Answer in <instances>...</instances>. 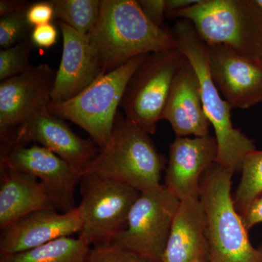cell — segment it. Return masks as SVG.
Masks as SVG:
<instances>
[{
    "label": "cell",
    "mask_w": 262,
    "mask_h": 262,
    "mask_svg": "<svg viewBox=\"0 0 262 262\" xmlns=\"http://www.w3.org/2000/svg\"><path fill=\"white\" fill-rule=\"evenodd\" d=\"M88 36L103 75L135 57L178 48L172 31L152 23L135 0H102Z\"/></svg>",
    "instance_id": "1"
},
{
    "label": "cell",
    "mask_w": 262,
    "mask_h": 262,
    "mask_svg": "<svg viewBox=\"0 0 262 262\" xmlns=\"http://www.w3.org/2000/svg\"><path fill=\"white\" fill-rule=\"evenodd\" d=\"M234 173L216 162L203 174L200 188L206 215L208 262H262L231 194Z\"/></svg>",
    "instance_id": "2"
},
{
    "label": "cell",
    "mask_w": 262,
    "mask_h": 262,
    "mask_svg": "<svg viewBox=\"0 0 262 262\" xmlns=\"http://www.w3.org/2000/svg\"><path fill=\"white\" fill-rule=\"evenodd\" d=\"M171 31L177 47L198 75L203 108L214 129L218 146L215 162L233 173L239 171L244 157L256 149L253 141L232 125V106L221 96L212 78L208 46L196 34L192 24L185 19L178 20Z\"/></svg>",
    "instance_id": "3"
},
{
    "label": "cell",
    "mask_w": 262,
    "mask_h": 262,
    "mask_svg": "<svg viewBox=\"0 0 262 262\" xmlns=\"http://www.w3.org/2000/svg\"><path fill=\"white\" fill-rule=\"evenodd\" d=\"M169 19H185L207 46L233 48L261 65L262 10L254 0H199Z\"/></svg>",
    "instance_id": "4"
},
{
    "label": "cell",
    "mask_w": 262,
    "mask_h": 262,
    "mask_svg": "<svg viewBox=\"0 0 262 262\" xmlns=\"http://www.w3.org/2000/svg\"><path fill=\"white\" fill-rule=\"evenodd\" d=\"M165 165L149 134L117 113L110 142L100 149L85 173L97 174L144 192L162 185Z\"/></svg>",
    "instance_id": "5"
},
{
    "label": "cell",
    "mask_w": 262,
    "mask_h": 262,
    "mask_svg": "<svg viewBox=\"0 0 262 262\" xmlns=\"http://www.w3.org/2000/svg\"><path fill=\"white\" fill-rule=\"evenodd\" d=\"M149 54L132 58L101 75L70 100L48 104L49 113L74 122L85 130L100 149L106 147L129 80Z\"/></svg>",
    "instance_id": "6"
},
{
    "label": "cell",
    "mask_w": 262,
    "mask_h": 262,
    "mask_svg": "<svg viewBox=\"0 0 262 262\" xmlns=\"http://www.w3.org/2000/svg\"><path fill=\"white\" fill-rule=\"evenodd\" d=\"M186 61L178 48L146 56L129 80L120 103L129 121L147 134L156 132L176 76Z\"/></svg>",
    "instance_id": "7"
},
{
    "label": "cell",
    "mask_w": 262,
    "mask_h": 262,
    "mask_svg": "<svg viewBox=\"0 0 262 262\" xmlns=\"http://www.w3.org/2000/svg\"><path fill=\"white\" fill-rule=\"evenodd\" d=\"M80 193L79 237L91 247L112 244L126 229L131 208L141 194L127 184L91 173L81 178Z\"/></svg>",
    "instance_id": "8"
},
{
    "label": "cell",
    "mask_w": 262,
    "mask_h": 262,
    "mask_svg": "<svg viewBox=\"0 0 262 262\" xmlns=\"http://www.w3.org/2000/svg\"><path fill=\"white\" fill-rule=\"evenodd\" d=\"M180 202L164 185L141 192L129 213L126 229L112 244L161 262Z\"/></svg>",
    "instance_id": "9"
},
{
    "label": "cell",
    "mask_w": 262,
    "mask_h": 262,
    "mask_svg": "<svg viewBox=\"0 0 262 262\" xmlns=\"http://www.w3.org/2000/svg\"><path fill=\"white\" fill-rule=\"evenodd\" d=\"M56 71L47 63L32 66L0 83V139L10 142L20 125L48 108Z\"/></svg>",
    "instance_id": "10"
},
{
    "label": "cell",
    "mask_w": 262,
    "mask_h": 262,
    "mask_svg": "<svg viewBox=\"0 0 262 262\" xmlns=\"http://www.w3.org/2000/svg\"><path fill=\"white\" fill-rule=\"evenodd\" d=\"M0 167L37 177L56 211L67 213L77 208L75 190L82 176L49 149L36 144L1 145Z\"/></svg>",
    "instance_id": "11"
},
{
    "label": "cell",
    "mask_w": 262,
    "mask_h": 262,
    "mask_svg": "<svg viewBox=\"0 0 262 262\" xmlns=\"http://www.w3.org/2000/svg\"><path fill=\"white\" fill-rule=\"evenodd\" d=\"M31 143L49 149L82 177L100 151L94 141L76 135L63 119L49 113L48 108L24 122L10 142L1 145L28 146Z\"/></svg>",
    "instance_id": "12"
},
{
    "label": "cell",
    "mask_w": 262,
    "mask_h": 262,
    "mask_svg": "<svg viewBox=\"0 0 262 262\" xmlns=\"http://www.w3.org/2000/svg\"><path fill=\"white\" fill-rule=\"evenodd\" d=\"M207 46L212 78L232 108L244 110L261 102L262 66L229 46Z\"/></svg>",
    "instance_id": "13"
},
{
    "label": "cell",
    "mask_w": 262,
    "mask_h": 262,
    "mask_svg": "<svg viewBox=\"0 0 262 262\" xmlns=\"http://www.w3.org/2000/svg\"><path fill=\"white\" fill-rule=\"evenodd\" d=\"M215 136L177 137L170 146L165 186L180 201L200 198L203 174L216 161Z\"/></svg>",
    "instance_id": "14"
},
{
    "label": "cell",
    "mask_w": 262,
    "mask_h": 262,
    "mask_svg": "<svg viewBox=\"0 0 262 262\" xmlns=\"http://www.w3.org/2000/svg\"><path fill=\"white\" fill-rule=\"evenodd\" d=\"M78 208L61 213L54 208L32 212L1 230L0 255L15 254L80 233Z\"/></svg>",
    "instance_id": "15"
},
{
    "label": "cell",
    "mask_w": 262,
    "mask_h": 262,
    "mask_svg": "<svg viewBox=\"0 0 262 262\" xmlns=\"http://www.w3.org/2000/svg\"><path fill=\"white\" fill-rule=\"evenodd\" d=\"M63 37V51L51 94V102L75 97L103 75L89 36L58 22Z\"/></svg>",
    "instance_id": "16"
},
{
    "label": "cell",
    "mask_w": 262,
    "mask_h": 262,
    "mask_svg": "<svg viewBox=\"0 0 262 262\" xmlns=\"http://www.w3.org/2000/svg\"><path fill=\"white\" fill-rule=\"evenodd\" d=\"M162 120L170 122L177 137L209 135V120L202 102L195 71L186 61L176 76Z\"/></svg>",
    "instance_id": "17"
},
{
    "label": "cell",
    "mask_w": 262,
    "mask_h": 262,
    "mask_svg": "<svg viewBox=\"0 0 262 262\" xmlns=\"http://www.w3.org/2000/svg\"><path fill=\"white\" fill-rule=\"evenodd\" d=\"M206 226L200 198L181 201L161 262H208Z\"/></svg>",
    "instance_id": "18"
},
{
    "label": "cell",
    "mask_w": 262,
    "mask_h": 262,
    "mask_svg": "<svg viewBox=\"0 0 262 262\" xmlns=\"http://www.w3.org/2000/svg\"><path fill=\"white\" fill-rule=\"evenodd\" d=\"M0 168L1 230L32 212L54 208L37 177L15 169Z\"/></svg>",
    "instance_id": "19"
},
{
    "label": "cell",
    "mask_w": 262,
    "mask_h": 262,
    "mask_svg": "<svg viewBox=\"0 0 262 262\" xmlns=\"http://www.w3.org/2000/svg\"><path fill=\"white\" fill-rule=\"evenodd\" d=\"M91 248L81 237L72 236L24 252L0 255V262H87Z\"/></svg>",
    "instance_id": "20"
},
{
    "label": "cell",
    "mask_w": 262,
    "mask_h": 262,
    "mask_svg": "<svg viewBox=\"0 0 262 262\" xmlns=\"http://www.w3.org/2000/svg\"><path fill=\"white\" fill-rule=\"evenodd\" d=\"M54 18L71 28L89 34L97 22L101 0H53Z\"/></svg>",
    "instance_id": "21"
},
{
    "label": "cell",
    "mask_w": 262,
    "mask_h": 262,
    "mask_svg": "<svg viewBox=\"0 0 262 262\" xmlns=\"http://www.w3.org/2000/svg\"><path fill=\"white\" fill-rule=\"evenodd\" d=\"M241 172L233 199L236 209L242 215L253 201L262 196V150H253L244 157Z\"/></svg>",
    "instance_id": "22"
},
{
    "label": "cell",
    "mask_w": 262,
    "mask_h": 262,
    "mask_svg": "<svg viewBox=\"0 0 262 262\" xmlns=\"http://www.w3.org/2000/svg\"><path fill=\"white\" fill-rule=\"evenodd\" d=\"M33 44L29 37L14 46L0 51V80L20 75L30 67L29 58Z\"/></svg>",
    "instance_id": "23"
},
{
    "label": "cell",
    "mask_w": 262,
    "mask_h": 262,
    "mask_svg": "<svg viewBox=\"0 0 262 262\" xmlns=\"http://www.w3.org/2000/svg\"><path fill=\"white\" fill-rule=\"evenodd\" d=\"M27 10L12 13L0 19V46L2 49L14 46L30 37L34 27L27 20Z\"/></svg>",
    "instance_id": "24"
},
{
    "label": "cell",
    "mask_w": 262,
    "mask_h": 262,
    "mask_svg": "<svg viewBox=\"0 0 262 262\" xmlns=\"http://www.w3.org/2000/svg\"><path fill=\"white\" fill-rule=\"evenodd\" d=\"M87 262H153L136 253L110 244L91 247Z\"/></svg>",
    "instance_id": "25"
},
{
    "label": "cell",
    "mask_w": 262,
    "mask_h": 262,
    "mask_svg": "<svg viewBox=\"0 0 262 262\" xmlns=\"http://www.w3.org/2000/svg\"><path fill=\"white\" fill-rule=\"evenodd\" d=\"M27 18L33 27L50 24L54 18V7L52 1L30 3L27 10Z\"/></svg>",
    "instance_id": "26"
},
{
    "label": "cell",
    "mask_w": 262,
    "mask_h": 262,
    "mask_svg": "<svg viewBox=\"0 0 262 262\" xmlns=\"http://www.w3.org/2000/svg\"><path fill=\"white\" fill-rule=\"evenodd\" d=\"M30 37L34 46L47 49L56 44L58 32L53 24H45L34 27Z\"/></svg>",
    "instance_id": "27"
},
{
    "label": "cell",
    "mask_w": 262,
    "mask_h": 262,
    "mask_svg": "<svg viewBox=\"0 0 262 262\" xmlns=\"http://www.w3.org/2000/svg\"><path fill=\"white\" fill-rule=\"evenodd\" d=\"M138 2L148 18L155 25L163 27L166 0H140Z\"/></svg>",
    "instance_id": "28"
},
{
    "label": "cell",
    "mask_w": 262,
    "mask_h": 262,
    "mask_svg": "<svg viewBox=\"0 0 262 262\" xmlns=\"http://www.w3.org/2000/svg\"><path fill=\"white\" fill-rule=\"evenodd\" d=\"M242 217L248 230L262 222V196L252 202Z\"/></svg>",
    "instance_id": "29"
},
{
    "label": "cell",
    "mask_w": 262,
    "mask_h": 262,
    "mask_svg": "<svg viewBox=\"0 0 262 262\" xmlns=\"http://www.w3.org/2000/svg\"><path fill=\"white\" fill-rule=\"evenodd\" d=\"M30 3L20 0H1L0 1V16L6 15L28 9Z\"/></svg>",
    "instance_id": "30"
},
{
    "label": "cell",
    "mask_w": 262,
    "mask_h": 262,
    "mask_svg": "<svg viewBox=\"0 0 262 262\" xmlns=\"http://www.w3.org/2000/svg\"><path fill=\"white\" fill-rule=\"evenodd\" d=\"M199 0H166L165 6V18L170 15L188 7L196 4Z\"/></svg>",
    "instance_id": "31"
},
{
    "label": "cell",
    "mask_w": 262,
    "mask_h": 262,
    "mask_svg": "<svg viewBox=\"0 0 262 262\" xmlns=\"http://www.w3.org/2000/svg\"><path fill=\"white\" fill-rule=\"evenodd\" d=\"M256 4L262 10V0H254Z\"/></svg>",
    "instance_id": "32"
},
{
    "label": "cell",
    "mask_w": 262,
    "mask_h": 262,
    "mask_svg": "<svg viewBox=\"0 0 262 262\" xmlns=\"http://www.w3.org/2000/svg\"><path fill=\"white\" fill-rule=\"evenodd\" d=\"M261 66H262V61H261Z\"/></svg>",
    "instance_id": "33"
}]
</instances>
